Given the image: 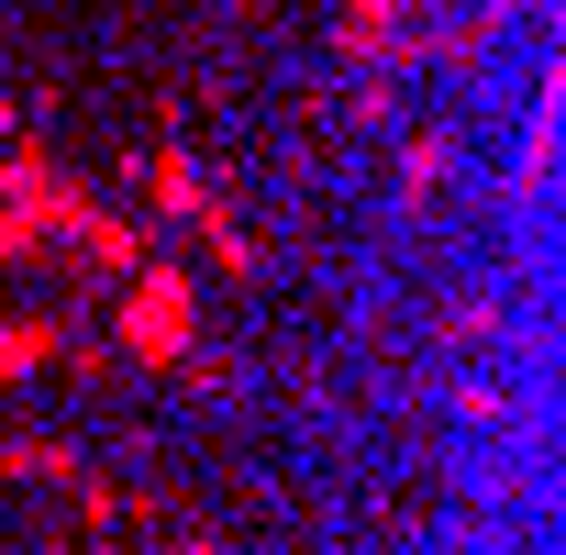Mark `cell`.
Segmentation results:
<instances>
[{
  "instance_id": "obj_1",
  "label": "cell",
  "mask_w": 566,
  "mask_h": 555,
  "mask_svg": "<svg viewBox=\"0 0 566 555\" xmlns=\"http://www.w3.org/2000/svg\"><path fill=\"white\" fill-rule=\"evenodd\" d=\"M189 334H200L189 278H178V266H134V290H123V345H134L145 367H167V356H189Z\"/></svg>"
},
{
  "instance_id": "obj_2",
  "label": "cell",
  "mask_w": 566,
  "mask_h": 555,
  "mask_svg": "<svg viewBox=\"0 0 566 555\" xmlns=\"http://www.w3.org/2000/svg\"><path fill=\"white\" fill-rule=\"evenodd\" d=\"M0 467H12V478H67V444H12Z\"/></svg>"
}]
</instances>
